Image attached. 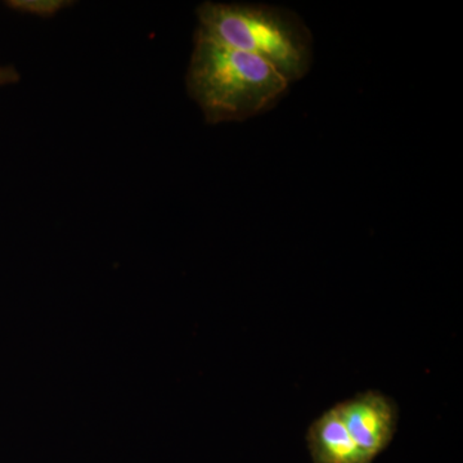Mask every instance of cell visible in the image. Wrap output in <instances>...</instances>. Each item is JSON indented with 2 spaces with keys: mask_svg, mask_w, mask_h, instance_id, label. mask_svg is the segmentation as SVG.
<instances>
[{
  "mask_svg": "<svg viewBox=\"0 0 463 463\" xmlns=\"http://www.w3.org/2000/svg\"><path fill=\"white\" fill-rule=\"evenodd\" d=\"M197 21L196 35L267 61L289 84L312 67V33L288 9L206 2L197 8Z\"/></svg>",
  "mask_w": 463,
  "mask_h": 463,
  "instance_id": "7a4b0ae2",
  "label": "cell"
},
{
  "mask_svg": "<svg viewBox=\"0 0 463 463\" xmlns=\"http://www.w3.org/2000/svg\"><path fill=\"white\" fill-rule=\"evenodd\" d=\"M336 405L350 437L365 458L373 462L397 432V404L383 392L370 390Z\"/></svg>",
  "mask_w": 463,
  "mask_h": 463,
  "instance_id": "3957f363",
  "label": "cell"
},
{
  "mask_svg": "<svg viewBox=\"0 0 463 463\" xmlns=\"http://www.w3.org/2000/svg\"><path fill=\"white\" fill-rule=\"evenodd\" d=\"M8 7L21 14H32L38 17H52L62 11L71 2L66 0H12L7 3Z\"/></svg>",
  "mask_w": 463,
  "mask_h": 463,
  "instance_id": "5b68a950",
  "label": "cell"
},
{
  "mask_svg": "<svg viewBox=\"0 0 463 463\" xmlns=\"http://www.w3.org/2000/svg\"><path fill=\"white\" fill-rule=\"evenodd\" d=\"M185 85L209 124L245 121L264 114L289 87L267 61L196 33Z\"/></svg>",
  "mask_w": 463,
  "mask_h": 463,
  "instance_id": "6da1fadb",
  "label": "cell"
},
{
  "mask_svg": "<svg viewBox=\"0 0 463 463\" xmlns=\"http://www.w3.org/2000/svg\"><path fill=\"white\" fill-rule=\"evenodd\" d=\"M307 444L313 463H371L350 437L337 405L310 425Z\"/></svg>",
  "mask_w": 463,
  "mask_h": 463,
  "instance_id": "277c9868",
  "label": "cell"
},
{
  "mask_svg": "<svg viewBox=\"0 0 463 463\" xmlns=\"http://www.w3.org/2000/svg\"><path fill=\"white\" fill-rule=\"evenodd\" d=\"M18 80H20V75H18L16 70L12 69V67L0 66V87L17 83Z\"/></svg>",
  "mask_w": 463,
  "mask_h": 463,
  "instance_id": "8992f818",
  "label": "cell"
}]
</instances>
